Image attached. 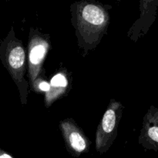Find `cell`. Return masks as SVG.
Returning a JSON list of instances; mask_svg holds the SVG:
<instances>
[{"mask_svg":"<svg viewBox=\"0 0 158 158\" xmlns=\"http://www.w3.org/2000/svg\"><path fill=\"white\" fill-rule=\"evenodd\" d=\"M0 59L18 86L22 103L25 104L29 87L28 83L24 79L26 74V52L23 43L15 37L12 29L1 42Z\"/></svg>","mask_w":158,"mask_h":158,"instance_id":"1","label":"cell"},{"mask_svg":"<svg viewBox=\"0 0 158 158\" xmlns=\"http://www.w3.org/2000/svg\"><path fill=\"white\" fill-rule=\"evenodd\" d=\"M77 32L87 44H97L109 23L107 12L100 5L81 2L77 6Z\"/></svg>","mask_w":158,"mask_h":158,"instance_id":"2","label":"cell"},{"mask_svg":"<svg viewBox=\"0 0 158 158\" xmlns=\"http://www.w3.org/2000/svg\"><path fill=\"white\" fill-rule=\"evenodd\" d=\"M122 113L123 106L121 103L111 100L97 127L96 134V150L100 154L106 153L117 137V127Z\"/></svg>","mask_w":158,"mask_h":158,"instance_id":"3","label":"cell"},{"mask_svg":"<svg viewBox=\"0 0 158 158\" xmlns=\"http://www.w3.org/2000/svg\"><path fill=\"white\" fill-rule=\"evenodd\" d=\"M49 46L47 37H44L38 32H31L29 42V77L32 87L38 81V77L42 72Z\"/></svg>","mask_w":158,"mask_h":158,"instance_id":"4","label":"cell"},{"mask_svg":"<svg viewBox=\"0 0 158 158\" xmlns=\"http://www.w3.org/2000/svg\"><path fill=\"white\" fill-rule=\"evenodd\" d=\"M66 149L71 155L80 157L89 149L87 137L72 119H66L60 123Z\"/></svg>","mask_w":158,"mask_h":158,"instance_id":"5","label":"cell"},{"mask_svg":"<svg viewBox=\"0 0 158 158\" xmlns=\"http://www.w3.org/2000/svg\"><path fill=\"white\" fill-rule=\"evenodd\" d=\"M139 143L145 149L158 151V108L153 105L143 117Z\"/></svg>","mask_w":158,"mask_h":158,"instance_id":"6","label":"cell"},{"mask_svg":"<svg viewBox=\"0 0 158 158\" xmlns=\"http://www.w3.org/2000/svg\"><path fill=\"white\" fill-rule=\"evenodd\" d=\"M68 86V80L63 73H57L54 76L49 83V90L46 94V105L49 106L56 99L66 92Z\"/></svg>","mask_w":158,"mask_h":158,"instance_id":"7","label":"cell"},{"mask_svg":"<svg viewBox=\"0 0 158 158\" xmlns=\"http://www.w3.org/2000/svg\"><path fill=\"white\" fill-rule=\"evenodd\" d=\"M34 90L36 89H39L40 91L47 93L49 90V83H48L46 81H37L35 86H33Z\"/></svg>","mask_w":158,"mask_h":158,"instance_id":"8","label":"cell"},{"mask_svg":"<svg viewBox=\"0 0 158 158\" xmlns=\"http://www.w3.org/2000/svg\"><path fill=\"white\" fill-rule=\"evenodd\" d=\"M0 158H14V157H12L10 154L6 152V151H3V150L0 149Z\"/></svg>","mask_w":158,"mask_h":158,"instance_id":"9","label":"cell"}]
</instances>
